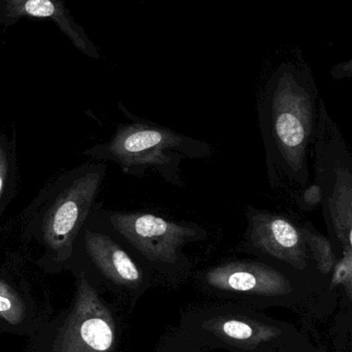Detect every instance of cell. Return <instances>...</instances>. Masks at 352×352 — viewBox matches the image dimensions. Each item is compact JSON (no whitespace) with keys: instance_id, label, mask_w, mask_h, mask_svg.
Listing matches in <instances>:
<instances>
[{"instance_id":"18","label":"cell","mask_w":352,"mask_h":352,"mask_svg":"<svg viewBox=\"0 0 352 352\" xmlns=\"http://www.w3.org/2000/svg\"><path fill=\"white\" fill-rule=\"evenodd\" d=\"M182 337V336H181ZM183 338V337H182ZM184 342H173V343L168 344V347L164 350H162V352H199L201 348L197 347V346L191 344L190 342L187 341L184 339Z\"/></svg>"},{"instance_id":"13","label":"cell","mask_w":352,"mask_h":352,"mask_svg":"<svg viewBox=\"0 0 352 352\" xmlns=\"http://www.w3.org/2000/svg\"><path fill=\"white\" fill-rule=\"evenodd\" d=\"M17 193V137L0 129V218Z\"/></svg>"},{"instance_id":"4","label":"cell","mask_w":352,"mask_h":352,"mask_svg":"<svg viewBox=\"0 0 352 352\" xmlns=\"http://www.w3.org/2000/svg\"><path fill=\"white\" fill-rule=\"evenodd\" d=\"M75 292L67 308L30 337L28 352H117L119 320L106 290L81 270H71Z\"/></svg>"},{"instance_id":"7","label":"cell","mask_w":352,"mask_h":352,"mask_svg":"<svg viewBox=\"0 0 352 352\" xmlns=\"http://www.w3.org/2000/svg\"><path fill=\"white\" fill-rule=\"evenodd\" d=\"M315 182L322 192L323 216L331 238L352 248V155L338 125L319 100L313 144Z\"/></svg>"},{"instance_id":"2","label":"cell","mask_w":352,"mask_h":352,"mask_svg":"<svg viewBox=\"0 0 352 352\" xmlns=\"http://www.w3.org/2000/svg\"><path fill=\"white\" fill-rule=\"evenodd\" d=\"M106 162H85L59 175L22 214V232L40 248L36 263L43 271H67L74 246L89 222L106 178Z\"/></svg>"},{"instance_id":"12","label":"cell","mask_w":352,"mask_h":352,"mask_svg":"<svg viewBox=\"0 0 352 352\" xmlns=\"http://www.w3.org/2000/svg\"><path fill=\"white\" fill-rule=\"evenodd\" d=\"M48 319L30 284L0 269V333L30 338Z\"/></svg>"},{"instance_id":"9","label":"cell","mask_w":352,"mask_h":352,"mask_svg":"<svg viewBox=\"0 0 352 352\" xmlns=\"http://www.w3.org/2000/svg\"><path fill=\"white\" fill-rule=\"evenodd\" d=\"M259 261H226L207 270L201 285L213 294L248 305H296L309 302L313 286Z\"/></svg>"},{"instance_id":"11","label":"cell","mask_w":352,"mask_h":352,"mask_svg":"<svg viewBox=\"0 0 352 352\" xmlns=\"http://www.w3.org/2000/svg\"><path fill=\"white\" fill-rule=\"evenodd\" d=\"M23 19L52 22L79 52L89 58L100 59L98 47L76 22L63 0H0L1 28H11Z\"/></svg>"},{"instance_id":"8","label":"cell","mask_w":352,"mask_h":352,"mask_svg":"<svg viewBox=\"0 0 352 352\" xmlns=\"http://www.w3.org/2000/svg\"><path fill=\"white\" fill-rule=\"evenodd\" d=\"M133 251L108 228L86 224L80 232L67 271L81 270L102 289L135 304L149 287V275Z\"/></svg>"},{"instance_id":"6","label":"cell","mask_w":352,"mask_h":352,"mask_svg":"<svg viewBox=\"0 0 352 352\" xmlns=\"http://www.w3.org/2000/svg\"><path fill=\"white\" fill-rule=\"evenodd\" d=\"M106 226L148 267L180 277L189 271L183 247L207 238L192 222H178L149 212H107Z\"/></svg>"},{"instance_id":"16","label":"cell","mask_w":352,"mask_h":352,"mask_svg":"<svg viewBox=\"0 0 352 352\" xmlns=\"http://www.w3.org/2000/svg\"><path fill=\"white\" fill-rule=\"evenodd\" d=\"M296 201L300 209L311 211L322 204V192L320 187L315 181L302 187V190L296 195Z\"/></svg>"},{"instance_id":"1","label":"cell","mask_w":352,"mask_h":352,"mask_svg":"<svg viewBox=\"0 0 352 352\" xmlns=\"http://www.w3.org/2000/svg\"><path fill=\"white\" fill-rule=\"evenodd\" d=\"M318 90L304 60L284 61L267 78L257 98L259 129L272 188L282 182H310L308 157L316 135Z\"/></svg>"},{"instance_id":"17","label":"cell","mask_w":352,"mask_h":352,"mask_svg":"<svg viewBox=\"0 0 352 352\" xmlns=\"http://www.w3.org/2000/svg\"><path fill=\"white\" fill-rule=\"evenodd\" d=\"M331 76L333 79L341 80L344 78L352 77V60L346 61V63H339L331 69Z\"/></svg>"},{"instance_id":"14","label":"cell","mask_w":352,"mask_h":352,"mask_svg":"<svg viewBox=\"0 0 352 352\" xmlns=\"http://www.w3.org/2000/svg\"><path fill=\"white\" fill-rule=\"evenodd\" d=\"M300 228L311 256L314 259L316 269L322 276L331 275L337 263L333 243L329 238L317 232L310 222H305Z\"/></svg>"},{"instance_id":"3","label":"cell","mask_w":352,"mask_h":352,"mask_svg":"<svg viewBox=\"0 0 352 352\" xmlns=\"http://www.w3.org/2000/svg\"><path fill=\"white\" fill-rule=\"evenodd\" d=\"M119 109L127 121L121 123L108 141L88 148L84 155L96 162L116 164L124 174L145 176L155 172L164 182L183 187V160H208L213 155L211 144L178 133L170 127L129 112L122 102Z\"/></svg>"},{"instance_id":"10","label":"cell","mask_w":352,"mask_h":352,"mask_svg":"<svg viewBox=\"0 0 352 352\" xmlns=\"http://www.w3.org/2000/svg\"><path fill=\"white\" fill-rule=\"evenodd\" d=\"M246 217L245 240L250 250L284 263L300 275L312 270V256L300 226L287 216L249 206Z\"/></svg>"},{"instance_id":"15","label":"cell","mask_w":352,"mask_h":352,"mask_svg":"<svg viewBox=\"0 0 352 352\" xmlns=\"http://www.w3.org/2000/svg\"><path fill=\"white\" fill-rule=\"evenodd\" d=\"M339 285H343L348 298H351L352 294V248L344 249L342 257L337 261L331 272L329 289H333Z\"/></svg>"},{"instance_id":"5","label":"cell","mask_w":352,"mask_h":352,"mask_svg":"<svg viewBox=\"0 0 352 352\" xmlns=\"http://www.w3.org/2000/svg\"><path fill=\"white\" fill-rule=\"evenodd\" d=\"M180 331L197 347L232 352H273L298 333L256 309L234 304L187 311Z\"/></svg>"}]
</instances>
